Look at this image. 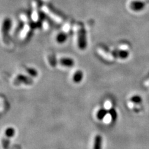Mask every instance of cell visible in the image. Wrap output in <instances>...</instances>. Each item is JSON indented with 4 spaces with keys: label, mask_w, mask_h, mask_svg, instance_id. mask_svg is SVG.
<instances>
[{
    "label": "cell",
    "mask_w": 149,
    "mask_h": 149,
    "mask_svg": "<svg viewBox=\"0 0 149 149\" xmlns=\"http://www.w3.org/2000/svg\"><path fill=\"white\" fill-rule=\"evenodd\" d=\"M77 29L78 31V45L80 48L83 49L86 46V37H85V31L83 27L78 24L77 26Z\"/></svg>",
    "instance_id": "6da1fadb"
},
{
    "label": "cell",
    "mask_w": 149,
    "mask_h": 149,
    "mask_svg": "<svg viewBox=\"0 0 149 149\" xmlns=\"http://www.w3.org/2000/svg\"><path fill=\"white\" fill-rule=\"evenodd\" d=\"M144 7H145V3L142 1H135L130 3V8H131L133 11H141Z\"/></svg>",
    "instance_id": "7a4b0ae2"
},
{
    "label": "cell",
    "mask_w": 149,
    "mask_h": 149,
    "mask_svg": "<svg viewBox=\"0 0 149 149\" xmlns=\"http://www.w3.org/2000/svg\"><path fill=\"white\" fill-rule=\"evenodd\" d=\"M102 137L101 135H97L95 138L93 149H102Z\"/></svg>",
    "instance_id": "3957f363"
},
{
    "label": "cell",
    "mask_w": 149,
    "mask_h": 149,
    "mask_svg": "<svg viewBox=\"0 0 149 149\" xmlns=\"http://www.w3.org/2000/svg\"><path fill=\"white\" fill-rule=\"evenodd\" d=\"M60 64L66 67H71L74 64V61L70 58H63L60 59Z\"/></svg>",
    "instance_id": "277c9868"
},
{
    "label": "cell",
    "mask_w": 149,
    "mask_h": 149,
    "mask_svg": "<svg viewBox=\"0 0 149 149\" xmlns=\"http://www.w3.org/2000/svg\"><path fill=\"white\" fill-rule=\"evenodd\" d=\"M108 114V111L106 110L104 108H101L100 109L97 113V118L99 120H102Z\"/></svg>",
    "instance_id": "5b68a950"
},
{
    "label": "cell",
    "mask_w": 149,
    "mask_h": 149,
    "mask_svg": "<svg viewBox=\"0 0 149 149\" xmlns=\"http://www.w3.org/2000/svg\"><path fill=\"white\" fill-rule=\"evenodd\" d=\"M83 78V73L81 71H78L77 72L75 73L73 75V80L76 82V83H78L80 82Z\"/></svg>",
    "instance_id": "8992f818"
},
{
    "label": "cell",
    "mask_w": 149,
    "mask_h": 149,
    "mask_svg": "<svg viewBox=\"0 0 149 149\" xmlns=\"http://www.w3.org/2000/svg\"><path fill=\"white\" fill-rule=\"evenodd\" d=\"M16 133V130L13 127H8L5 130V135L8 137H12Z\"/></svg>",
    "instance_id": "52a82bcc"
},
{
    "label": "cell",
    "mask_w": 149,
    "mask_h": 149,
    "mask_svg": "<svg viewBox=\"0 0 149 149\" xmlns=\"http://www.w3.org/2000/svg\"><path fill=\"white\" fill-rule=\"evenodd\" d=\"M109 113L110 114L112 121H115L116 119H117V116H118L117 113H116V110L114 108H111L109 110Z\"/></svg>",
    "instance_id": "ba28073f"
},
{
    "label": "cell",
    "mask_w": 149,
    "mask_h": 149,
    "mask_svg": "<svg viewBox=\"0 0 149 149\" xmlns=\"http://www.w3.org/2000/svg\"><path fill=\"white\" fill-rule=\"evenodd\" d=\"M130 101H131L134 103H136V104H140L141 103L142 100V97L140 96H133L131 98H130Z\"/></svg>",
    "instance_id": "9c48e42d"
},
{
    "label": "cell",
    "mask_w": 149,
    "mask_h": 149,
    "mask_svg": "<svg viewBox=\"0 0 149 149\" xmlns=\"http://www.w3.org/2000/svg\"><path fill=\"white\" fill-rule=\"evenodd\" d=\"M67 39V36L65 34H58L57 37V41L60 43H62L65 42Z\"/></svg>",
    "instance_id": "30bf717a"
},
{
    "label": "cell",
    "mask_w": 149,
    "mask_h": 149,
    "mask_svg": "<svg viewBox=\"0 0 149 149\" xmlns=\"http://www.w3.org/2000/svg\"><path fill=\"white\" fill-rule=\"evenodd\" d=\"M145 85H147V86H148L149 85V80L148 81H147L146 83H145Z\"/></svg>",
    "instance_id": "8fae6325"
}]
</instances>
